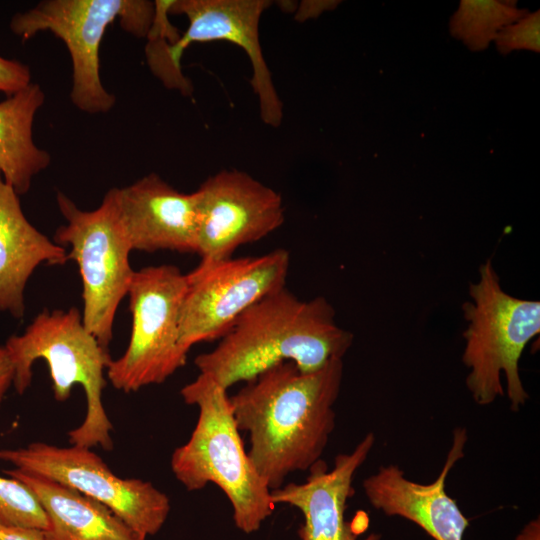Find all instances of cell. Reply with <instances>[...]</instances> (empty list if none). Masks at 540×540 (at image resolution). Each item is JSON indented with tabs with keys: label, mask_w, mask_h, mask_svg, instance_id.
I'll use <instances>...</instances> for the list:
<instances>
[{
	"label": "cell",
	"mask_w": 540,
	"mask_h": 540,
	"mask_svg": "<svg viewBox=\"0 0 540 540\" xmlns=\"http://www.w3.org/2000/svg\"><path fill=\"white\" fill-rule=\"evenodd\" d=\"M343 359L313 372L281 362L246 382L229 397L239 431L250 437L247 452L271 491L296 471L321 460L335 427Z\"/></svg>",
	"instance_id": "6da1fadb"
},
{
	"label": "cell",
	"mask_w": 540,
	"mask_h": 540,
	"mask_svg": "<svg viewBox=\"0 0 540 540\" xmlns=\"http://www.w3.org/2000/svg\"><path fill=\"white\" fill-rule=\"evenodd\" d=\"M353 334L339 327L335 310L323 297L301 300L286 287L246 310L210 352L198 355L199 373L226 390L248 382L281 362L303 372L343 359Z\"/></svg>",
	"instance_id": "7a4b0ae2"
},
{
	"label": "cell",
	"mask_w": 540,
	"mask_h": 540,
	"mask_svg": "<svg viewBox=\"0 0 540 540\" xmlns=\"http://www.w3.org/2000/svg\"><path fill=\"white\" fill-rule=\"evenodd\" d=\"M180 394L199 408V416L189 440L172 453L173 474L188 491L217 485L232 505L236 527L244 533L257 531L275 504L244 449L227 390L199 373Z\"/></svg>",
	"instance_id": "3957f363"
},
{
	"label": "cell",
	"mask_w": 540,
	"mask_h": 540,
	"mask_svg": "<svg viewBox=\"0 0 540 540\" xmlns=\"http://www.w3.org/2000/svg\"><path fill=\"white\" fill-rule=\"evenodd\" d=\"M5 347L15 368L13 384L18 394L30 386L32 366L39 359L48 365L57 401L69 399L74 385L82 386L86 414L83 422L68 432L71 445L100 446L107 451L113 448V427L102 401L104 372L112 358L85 328L79 309H44L23 334L11 336Z\"/></svg>",
	"instance_id": "277c9868"
},
{
	"label": "cell",
	"mask_w": 540,
	"mask_h": 540,
	"mask_svg": "<svg viewBox=\"0 0 540 540\" xmlns=\"http://www.w3.org/2000/svg\"><path fill=\"white\" fill-rule=\"evenodd\" d=\"M469 295L471 300L462 305L468 323L462 355L469 369L466 386L477 404L489 405L504 395V373L510 408L518 411L529 398L519 361L526 345L540 332V302L505 292L490 259L480 266Z\"/></svg>",
	"instance_id": "5b68a950"
},
{
	"label": "cell",
	"mask_w": 540,
	"mask_h": 540,
	"mask_svg": "<svg viewBox=\"0 0 540 540\" xmlns=\"http://www.w3.org/2000/svg\"><path fill=\"white\" fill-rule=\"evenodd\" d=\"M154 15L155 4L147 0H44L16 13L10 29L23 41L42 31L59 38L72 62V103L83 112L98 114L116 103L100 76V46L106 30L118 21L127 33L146 38Z\"/></svg>",
	"instance_id": "8992f818"
},
{
	"label": "cell",
	"mask_w": 540,
	"mask_h": 540,
	"mask_svg": "<svg viewBox=\"0 0 540 540\" xmlns=\"http://www.w3.org/2000/svg\"><path fill=\"white\" fill-rule=\"evenodd\" d=\"M56 199L66 224L57 228L54 242L71 247L67 259L76 262L81 275L83 324L109 350L116 312L135 272L129 262L132 249L119 219L115 188L91 211L81 210L62 192Z\"/></svg>",
	"instance_id": "52a82bcc"
},
{
	"label": "cell",
	"mask_w": 540,
	"mask_h": 540,
	"mask_svg": "<svg viewBox=\"0 0 540 540\" xmlns=\"http://www.w3.org/2000/svg\"><path fill=\"white\" fill-rule=\"evenodd\" d=\"M270 5L268 0H172L169 14L185 15L188 26L173 42L158 36L147 37L145 55L151 72L165 87L190 95L192 84L181 68L184 51L196 42L227 41L235 44L250 60V83L258 97L262 121L278 127L283 117L282 102L259 40L260 18Z\"/></svg>",
	"instance_id": "ba28073f"
},
{
	"label": "cell",
	"mask_w": 540,
	"mask_h": 540,
	"mask_svg": "<svg viewBox=\"0 0 540 540\" xmlns=\"http://www.w3.org/2000/svg\"><path fill=\"white\" fill-rule=\"evenodd\" d=\"M187 276L173 265L134 272L128 290L132 328L124 354L110 362L107 375L123 392L165 382L186 363L180 345V312Z\"/></svg>",
	"instance_id": "9c48e42d"
},
{
	"label": "cell",
	"mask_w": 540,
	"mask_h": 540,
	"mask_svg": "<svg viewBox=\"0 0 540 540\" xmlns=\"http://www.w3.org/2000/svg\"><path fill=\"white\" fill-rule=\"evenodd\" d=\"M0 460L104 504L145 538L160 531L170 512L165 493L149 481L118 477L90 448L34 442L23 448L0 449Z\"/></svg>",
	"instance_id": "30bf717a"
},
{
	"label": "cell",
	"mask_w": 540,
	"mask_h": 540,
	"mask_svg": "<svg viewBox=\"0 0 540 540\" xmlns=\"http://www.w3.org/2000/svg\"><path fill=\"white\" fill-rule=\"evenodd\" d=\"M290 254L275 249L261 256L229 258L193 269L180 312L181 347L222 338L251 306L286 287Z\"/></svg>",
	"instance_id": "8fae6325"
},
{
	"label": "cell",
	"mask_w": 540,
	"mask_h": 540,
	"mask_svg": "<svg viewBox=\"0 0 540 540\" xmlns=\"http://www.w3.org/2000/svg\"><path fill=\"white\" fill-rule=\"evenodd\" d=\"M195 194L201 265L232 258L238 247L266 237L285 220L281 195L242 171H219Z\"/></svg>",
	"instance_id": "7c38bea8"
},
{
	"label": "cell",
	"mask_w": 540,
	"mask_h": 540,
	"mask_svg": "<svg viewBox=\"0 0 540 540\" xmlns=\"http://www.w3.org/2000/svg\"><path fill=\"white\" fill-rule=\"evenodd\" d=\"M118 215L132 251L197 253L195 192L185 194L150 173L115 188Z\"/></svg>",
	"instance_id": "4fadbf2b"
},
{
	"label": "cell",
	"mask_w": 540,
	"mask_h": 540,
	"mask_svg": "<svg viewBox=\"0 0 540 540\" xmlns=\"http://www.w3.org/2000/svg\"><path fill=\"white\" fill-rule=\"evenodd\" d=\"M466 440L464 429L454 431L453 444L434 482H414L396 465L381 466L364 480L365 496L374 508L414 522L435 540H463L469 522L447 494L445 481L453 465L464 456Z\"/></svg>",
	"instance_id": "5bb4252c"
},
{
	"label": "cell",
	"mask_w": 540,
	"mask_h": 540,
	"mask_svg": "<svg viewBox=\"0 0 540 540\" xmlns=\"http://www.w3.org/2000/svg\"><path fill=\"white\" fill-rule=\"evenodd\" d=\"M374 443L373 433H368L352 452L337 455L331 470L320 460L310 469L304 483H289L271 491L274 504H288L303 514L300 540L342 538L348 526L344 514L347 501L354 493V475Z\"/></svg>",
	"instance_id": "9a60e30c"
},
{
	"label": "cell",
	"mask_w": 540,
	"mask_h": 540,
	"mask_svg": "<svg viewBox=\"0 0 540 540\" xmlns=\"http://www.w3.org/2000/svg\"><path fill=\"white\" fill-rule=\"evenodd\" d=\"M67 251L25 217L19 195L0 172V312L24 316V289L42 263L65 264Z\"/></svg>",
	"instance_id": "2e32d148"
},
{
	"label": "cell",
	"mask_w": 540,
	"mask_h": 540,
	"mask_svg": "<svg viewBox=\"0 0 540 540\" xmlns=\"http://www.w3.org/2000/svg\"><path fill=\"white\" fill-rule=\"evenodd\" d=\"M3 472L21 481L44 509V540H146L104 504L50 479L16 468Z\"/></svg>",
	"instance_id": "e0dca14e"
},
{
	"label": "cell",
	"mask_w": 540,
	"mask_h": 540,
	"mask_svg": "<svg viewBox=\"0 0 540 540\" xmlns=\"http://www.w3.org/2000/svg\"><path fill=\"white\" fill-rule=\"evenodd\" d=\"M44 102L45 93L36 83L0 102V172L18 195L27 193L33 177L51 162V155L32 136L35 115Z\"/></svg>",
	"instance_id": "ac0fdd59"
},
{
	"label": "cell",
	"mask_w": 540,
	"mask_h": 540,
	"mask_svg": "<svg viewBox=\"0 0 540 540\" xmlns=\"http://www.w3.org/2000/svg\"><path fill=\"white\" fill-rule=\"evenodd\" d=\"M527 13L517 7V1L461 0L450 18L449 31L471 51L478 52L485 50L505 26Z\"/></svg>",
	"instance_id": "d6986e66"
},
{
	"label": "cell",
	"mask_w": 540,
	"mask_h": 540,
	"mask_svg": "<svg viewBox=\"0 0 540 540\" xmlns=\"http://www.w3.org/2000/svg\"><path fill=\"white\" fill-rule=\"evenodd\" d=\"M0 524L47 530L48 517L34 493L21 481L0 476Z\"/></svg>",
	"instance_id": "ffe728a7"
},
{
	"label": "cell",
	"mask_w": 540,
	"mask_h": 540,
	"mask_svg": "<svg viewBox=\"0 0 540 540\" xmlns=\"http://www.w3.org/2000/svg\"><path fill=\"white\" fill-rule=\"evenodd\" d=\"M498 51L506 55L515 50L540 52V11L527 13L516 22L505 26L496 36Z\"/></svg>",
	"instance_id": "44dd1931"
},
{
	"label": "cell",
	"mask_w": 540,
	"mask_h": 540,
	"mask_svg": "<svg viewBox=\"0 0 540 540\" xmlns=\"http://www.w3.org/2000/svg\"><path fill=\"white\" fill-rule=\"evenodd\" d=\"M30 83L31 72L26 64L0 56V92L11 96Z\"/></svg>",
	"instance_id": "7402d4cb"
},
{
	"label": "cell",
	"mask_w": 540,
	"mask_h": 540,
	"mask_svg": "<svg viewBox=\"0 0 540 540\" xmlns=\"http://www.w3.org/2000/svg\"><path fill=\"white\" fill-rule=\"evenodd\" d=\"M15 377V368L7 348L0 346V405L4 396L13 384Z\"/></svg>",
	"instance_id": "603a6c76"
},
{
	"label": "cell",
	"mask_w": 540,
	"mask_h": 540,
	"mask_svg": "<svg viewBox=\"0 0 540 540\" xmlns=\"http://www.w3.org/2000/svg\"><path fill=\"white\" fill-rule=\"evenodd\" d=\"M0 540H44L43 530L0 524Z\"/></svg>",
	"instance_id": "cb8c5ba5"
},
{
	"label": "cell",
	"mask_w": 540,
	"mask_h": 540,
	"mask_svg": "<svg viewBox=\"0 0 540 540\" xmlns=\"http://www.w3.org/2000/svg\"><path fill=\"white\" fill-rule=\"evenodd\" d=\"M340 3L339 1H306L301 5L300 13L297 18L304 21L309 17H316L324 10L333 9Z\"/></svg>",
	"instance_id": "d4e9b609"
},
{
	"label": "cell",
	"mask_w": 540,
	"mask_h": 540,
	"mask_svg": "<svg viewBox=\"0 0 540 540\" xmlns=\"http://www.w3.org/2000/svg\"><path fill=\"white\" fill-rule=\"evenodd\" d=\"M539 527V520L530 522L529 525H527L522 533L518 536L517 540H539Z\"/></svg>",
	"instance_id": "484cf974"
},
{
	"label": "cell",
	"mask_w": 540,
	"mask_h": 540,
	"mask_svg": "<svg viewBox=\"0 0 540 540\" xmlns=\"http://www.w3.org/2000/svg\"><path fill=\"white\" fill-rule=\"evenodd\" d=\"M340 540H357V534L350 523H348L347 529ZM364 540H379V535L371 534Z\"/></svg>",
	"instance_id": "4316f807"
}]
</instances>
